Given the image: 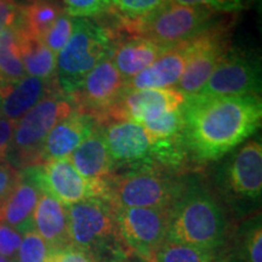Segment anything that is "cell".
I'll return each instance as SVG.
<instances>
[{
  "label": "cell",
  "mask_w": 262,
  "mask_h": 262,
  "mask_svg": "<svg viewBox=\"0 0 262 262\" xmlns=\"http://www.w3.org/2000/svg\"><path fill=\"white\" fill-rule=\"evenodd\" d=\"M166 2L183 6H192V8L209 9L219 14L221 12L229 14L247 8L248 0H166Z\"/></svg>",
  "instance_id": "obj_32"
},
{
  "label": "cell",
  "mask_w": 262,
  "mask_h": 262,
  "mask_svg": "<svg viewBox=\"0 0 262 262\" xmlns=\"http://www.w3.org/2000/svg\"><path fill=\"white\" fill-rule=\"evenodd\" d=\"M21 25V5L14 0H0V33L18 29Z\"/></svg>",
  "instance_id": "obj_35"
},
{
  "label": "cell",
  "mask_w": 262,
  "mask_h": 262,
  "mask_svg": "<svg viewBox=\"0 0 262 262\" xmlns=\"http://www.w3.org/2000/svg\"><path fill=\"white\" fill-rule=\"evenodd\" d=\"M103 182V199L114 208H170L186 181L150 165L112 173Z\"/></svg>",
  "instance_id": "obj_5"
},
{
  "label": "cell",
  "mask_w": 262,
  "mask_h": 262,
  "mask_svg": "<svg viewBox=\"0 0 262 262\" xmlns=\"http://www.w3.org/2000/svg\"><path fill=\"white\" fill-rule=\"evenodd\" d=\"M71 244L89 251L100 262H123L127 249L118 232L114 206L103 198H89L67 206Z\"/></svg>",
  "instance_id": "obj_3"
},
{
  "label": "cell",
  "mask_w": 262,
  "mask_h": 262,
  "mask_svg": "<svg viewBox=\"0 0 262 262\" xmlns=\"http://www.w3.org/2000/svg\"><path fill=\"white\" fill-rule=\"evenodd\" d=\"M15 124V122L0 117V160L6 159V156H8Z\"/></svg>",
  "instance_id": "obj_37"
},
{
  "label": "cell",
  "mask_w": 262,
  "mask_h": 262,
  "mask_svg": "<svg viewBox=\"0 0 262 262\" xmlns=\"http://www.w3.org/2000/svg\"><path fill=\"white\" fill-rule=\"evenodd\" d=\"M50 248L45 241L33 229L22 235L15 262H45Z\"/></svg>",
  "instance_id": "obj_30"
},
{
  "label": "cell",
  "mask_w": 262,
  "mask_h": 262,
  "mask_svg": "<svg viewBox=\"0 0 262 262\" xmlns=\"http://www.w3.org/2000/svg\"><path fill=\"white\" fill-rule=\"evenodd\" d=\"M63 12V8L54 0H31L28 4L21 5L18 29L41 39Z\"/></svg>",
  "instance_id": "obj_24"
},
{
  "label": "cell",
  "mask_w": 262,
  "mask_h": 262,
  "mask_svg": "<svg viewBox=\"0 0 262 262\" xmlns=\"http://www.w3.org/2000/svg\"><path fill=\"white\" fill-rule=\"evenodd\" d=\"M183 102L185 96L176 89L125 90L101 123L129 120L143 125L163 114L179 110Z\"/></svg>",
  "instance_id": "obj_15"
},
{
  "label": "cell",
  "mask_w": 262,
  "mask_h": 262,
  "mask_svg": "<svg viewBox=\"0 0 262 262\" xmlns=\"http://www.w3.org/2000/svg\"><path fill=\"white\" fill-rule=\"evenodd\" d=\"M73 28L74 18L63 12L55 21V24L49 28V31L45 33L41 40L55 55H57L70 40L72 33H73Z\"/></svg>",
  "instance_id": "obj_31"
},
{
  "label": "cell",
  "mask_w": 262,
  "mask_h": 262,
  "mask_svg": "<svg viewBox=\"0 0 262 262\" xmlns=\"http://www.w3.org/2000/svg\"><path fill=\"white\" fill-rule=\"evenodd\" d=\"M260 93L261 64L258 58L247 52L228 49L196 96H260Z\"/></svg>",
  "instance_id": "obj_9"
},
{
  "label": "cell",
  "mask_w": 262,
  "mask_h": 262,
  "mask_svg": "<svg viewBox=\"0 0 262 262\" xmlns=\"http://www.w3.org/2000/svg\"><path fill=\"white\" fill-rule=\"evenodd\" d=\"M0 262H12L11 260H9L8 257H5V256H3L2 254H0Z\"/></svg>",
  "instance_id": "obj_38"
},
{
  "label": "cell",
  "mask_w": 262,
  "mask_h": 262,
  "mask_svg": "<svg viewBox=\"0 0 262 262\" xmlns=\"http://www.w3.org/2000/svg\"><path fill=\"white\" fill-rule=\"evenodd\" d=\"M41 192L70 206L89 198H103V180L95 181L83 178L68 158L48 160L27 168Z\"/></svg>",
  "instance_id": "obj_10"
},
{
  "label": "cell",
  "mask_w": 262,
  "mask_h": 262,
  "mask_svg": "<svg viewBox=\"0 0 262 262\" xmlns=\"http://www.w3.org/2000/svg\"><path fill=\"white\" fill-rule=\"evenodd\" d=\"M22 242V234L15 228L0 222V254L15 262L18 248Z\"/></svg>",
  "instance_id": "obj_34"
},
{
  "label": "cell",
  "mask_w": 262,
  "mask_h": 262,
  "mask_svg": "<svg viewBox=\"0 0 262 262\" xmlns=\"http://www.w3.org/2000/svg\"><path fill=\"white\" fill-rule=\"evenodd\" d=\"M113 32L91 18H74L70 40L56 55L57 89L70 96L98 62L110 55Z\"/></svg>",
  "instance_id": "obj_6"
},
{
  "label": "cell",
  "mask_w": 262,
  "mask_h": 262,
  "mask_svg": "<svg viewBox=\"0 0 262 262\" xmlns=\"http://www.w3.org/2000/svg\"><path fill=\"white\" fill-rule=\"evenodd\" d=\"M98 129L116 168L158 166L156 142L142 125L129 120H107L98 124Z\"/></svg>",
  "instance_id": "obj_14"
},
{
  "label": "cell",
  "mask_w": 262,
  "mask_h": 262,
  "mask_svg": "<svg viewBox=\"0 0 262 262\" xmlns=\"http://www.w3.org/2000/svg\"><path fill=\"white\" fill-rule=\"evenodd\" d=\"M219 12L204 8H192L165 2L155 12L140 21L120 24L117 32L142 37L164 50L178 47L221 24Z\"/></svg>",
  "instance_id": "obj_4"
},
{
  "label": "cell",
  "mask_w": 262,
  "mask_h": 262,
  "mask_svg": "<svg viewBox=\"0 0 262 262\" xmlns=\"http://www.w3.org/2000/svg\"><path fill=\"white\" fill-rule=\"evenodd\" d=\"M74 110L70 97L58 89L51 91L15 124L6 160L18 170L40 165L41 147L49 133Z\"/></svg>",
  "instance_id": "obj_7"
},
{
  "label": "cell",
  "mask_w": 262,
  "mask_h": 262,
  "mask_svg": "<svg viewBox=\"0 0 262 262\" xmlns=\"http://www.w3.org/2000/svg\"><path fill=\"white\" fill-rule=\"evenodd\" d=\"M182 143L188 158L206 163L221 159L261 125L262 102L257 95L185 97Z\"/></svg>",
  "instance_id": "obj_1"
},
{
  "label": "cell",
  "mask_w": 262,
  "mask_h": 262,
  "mask_svg": "<svg viewBox=\"0 0 262 262\" xmlns=\"http://www.w3.org/2000/svg\"><path fill=\"white\" fill-rule=\"evenodd\" d=\"M120 239L143 261L168 237L170 208H114Z\"/></svg>",
  "instance_id": "obj_8"
},
{
  "label": "cell",
  "mask_w": 262,
  "mask_h": 262,
  "mask_svg": "<svg viewBox=\"0 0 262 262\" xmlns=\"http://www.w3.org/2000/svg\"><path fill=\"white\" fill-rule=\"evenodd\" d=\"M164 51L148 39L126 35L114 37L110 56L124 79L129 80L152 64Z\"/></svg>",
  "instance_id": "obj_20"
},
{
  "label": "cell",
  "mask_w": 262,
  "mask_h": 262,
  "mask_svg": "<svg viewBox=\"0 0 262 262\" xmlns=\"http://www.w3.org/2000/svg\"><path fill=\"white\" fill-rule=\"evenodd\" d=\"M187 60V42L170 48L152 64L126 80L125 90L175 89L185 71Z\"/></svg>",
  "instance_id": "obj_19"
},
{
  "label": "cell",
  "mask_w": 262,
  "mask_h": 262,
  "mask_svg": "<svg viewBox=\"0 0 262 262\" xmlns=\"http://www.w3.org/2000/svg\"><path fill=\"white\" fill-rule=\"evenodd\" d=\"M226 237L227 220L215 196L198 182L186 181L170 206L166 239L216 251Z\"/></svg>",
  "instance_id": "obj_2"
},
{
  "label": "cell",
  "mask_w": 262,
  "mask_h": 262,
  "mask_svg": "<svg viewBox=\"0 0 262 262\" xmlns=\"http://www.w3.org/2000/svg\"><path fill=\"white\" fill-rule=\"evenodd\" d=\"M219 183L229 201L242 204L260 203L262 193V145L249 141L233 153L220 171Z\"/></svg>",
  "instance_id": "obj_12"
},
{
  "label": "cell",
  "mask_w": 262,
  "mask_h": 262,
  "mask_svg": "<svg viewBox=\"0 0 262 262\" xmlns=\"http://www.w3.org/2000/svg\"><path fill=\"white\" fill-rule=\"evenodd\" d=\"M41 194L28 169H22L16 186L0 204V222L25 234L33 231V214Z\"/></svg>",
  "instance_id": "obj_18"
},
{
  "label": "cell",
  "mask_w": 262,
  "mask_h": 262,
  "mask_svg": "<svg viewBox=\"0 0 262 262\" xmlns=\"http://www.w3.org/2000/svg\"><path fill=\"white\" fill-rule=\"evenodd\" d=\"M45 262H100L89 251L77 245L67 244L63 247L51 249Z\"/></svg>",
  "instance_id": "obj_33"
},
{
  "label": "cell",
  "mask_w": 262,
  "mask_h": 262,
  "mask_svg": "<svg viewBox=\"0 0 262 262\" xmlns=\"http://www.w3.org/2000/svg\"><path fill=\"white\" fill-rule=\"evenodd\" d=\"M68 159L83 178L95 181L107 179L117 169L98 124L94 133L75 148Z\"/></svg>",
  "instance_id": "obj_21"
},
{
  "label": "cell",
  "mask_w": 262,
  "mask_h": 262,
  "mask_svg": "<svg viewBox=\"0 0 262 262\" xmlns=\"http://www.w3.org/2000/svg\"><path fill=\"white\" fill-rule=\"evenodd\" d=\"M21 171L6 159L0 160V204L8 198L17 183Z\"/></svg>",
  "instance_id": "obj_36"
},
{
  "label": "cell",
  "mask_w": 262,
  "mask_h": 262,
  "mask_svg": "<svg viewBox=\"0 0 262 262\" xmlns=\"http://www.w3.org/2000/svg\"><path fill=\"white\" fill-rule=\"evenodd\" d=\"M33 229L44 239L50 250L70 244L67 206L41 192L33 214Z\"/></svg>",
  "instance_id": "obj_22"
},
{
  "label": "cell",
  "mask_w": 262,
  "mask_h": 262,
  "mask_svg": "<svg viewBox=\"0 0 262 262\" xmlns=\"http://www.w3.org/2000/svg\"><path fill=\"white\" fill-rule=\"evenodd\" d=\"M228 49L227 25L222 24L188 41L185 71L175 89L185 97L198 94Z\"/></svg>",
  "instance_id": "obj_13"
},
{
  "label": "cell",
  "mask_w": 262,
  "mask_h": 262,
  "mask_svg": "<svg viewBox=\"0 0 262 262\" xmlns=\"http://www.w3.org/2000/svg\"><path fill=\"white\" fill-rule=\"evenodd\" d=\"M17 44L25 72L31 77L56 81V55L47 45L29 33L16 29Z\"/></svg>",
  "instance_id": "obj_23"
},
{
  "label": "cell",
  "mask_w": 262,
  "mask_h": 262,
  "mask_svg": "<svg viewBox=\"0 0 262 262\" xmlns=\"http://www.w3.org/2000/svg\"><path fill=\"white\" fill-rule=\"evenodd\" d=\"M64 12L73 18L97 17L111 11L112 0H60Z\"/></svg>",
  "instance_id": "obj_29"
},
{
  "label": "cell",
  "mask_w": 262,
  "mask_h": 262,
  "mask_svg": "<svg viewBox=\"0 0 262 262\" xmlns=\"http://www.w3.org/2000/svg\"><path fill=\"white\" fill-rule=\"evenodd\" d=\"M25 75L16 29L0 33V85L21 79Z\"/></svg>",
  "instance_id": "obj_27"
},
{
  "label": "cell",
  "mask_w": 262,
  "mask_h": 262,
  "mask_svg": "<svg viewBox=\"0 0 262 262\" xmlns=\"http://www.w3.org/2000/svg\"><path fill=\"white\" fill-rule=\"evenodd\" d=\"M126 80L113 64L110 55L102 58L88 73L80 86L70 95L75 110L88 114L97 124L118 102L125 91Z\"/></svg>",
  "instance_id": "obj_11"
},
{
  "label": "cell",
  "mask_w": 262,
  "mask_h": 262,
  "mask_svg": "<svg viewBox=\"0 0 262 262\" xmlns=\"http://www.w3.org/2000/svg\"><path fill=\"white\" fill-rule=\"evenodd\" d=\"M166 0H112L113 12L120 24L140 21L155 12Z\"/></svg>",
  "instance_id": "obj_28"
},
{
  "label": "cell",
  "mask_w": 262,
  "mask_h": 262,
  "mask_svg": "<svg viewBox=\"0 0 262 262\" xmlns=\"http://www.w3.org/2000/svg\"><path fill=\"white\" fill-rule=\"evenodd\" d=\"M55 89H57L56 81L39 79L31 75L0 85V117L17 123Z\"/></svg>",
  "instance_id": "obj_17"
},
{
  "label": "cell",
  "mask_w": 262,
  "mask_h": 262,
  "mask_svg": "<svg viewBox=\"0 0 262 262\" xmlns=\"http://www.w3.org/2000/svg\"><path fill=\"white\" fill-rule=\"evenodd\" d=\"M96 127L97 122L93 117L74 110L49 133L41 147L40 164L48 160L68 158Z\"/></svg>",
  "instance_id": "obj_16"
},
{
  "label": "cell",
  "mask_w": 262,
  "mask_h": 262,
  "mask_svg": "<svg viewBox=\"0 0 262 262\" xmlns=\"http://www.w3.org/2000/svg\"><path fill=\"white\" fill-rule=\"evenodd\" d=\"M215 251L166 239L146 262H214Z\"/></svg>",
  "instance_id": "obj_25"
},
{
  "label": "cell",
  "mask_w": 262,
  "mask_h": 262,
  "mask_svg": "<svg viewBox=\"0 0 262 262\" xmlns=\"http://www.w3.org/2000/svg\"><path fill=\"white\" fill-rule=\"evenodd\" d=\"M233 262H262V228L260 216L245 224L235 238Z\"/></svg>",
  "instance_id": "obj_26"
}]
</instances>
